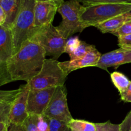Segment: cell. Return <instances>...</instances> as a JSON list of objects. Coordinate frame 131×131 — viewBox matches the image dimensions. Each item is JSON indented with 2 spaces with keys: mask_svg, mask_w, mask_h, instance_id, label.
I'll return each mask as SVG.
<instances>
[{
  "mask_svg": "<svg viewBox=\"0 0 131 131\" xmlns=\"http://www.w3.org/2000/svg\"><path fill=\"white\" fill-rule=\"evenodd\" d=\"M35 1L36 2H37V1H53L55 3L57 4L58 6H60L65 0H35Z\"/></svg>",
  "mask_w": 131,
  "mask_h": 131,
  "instance_id": "obj_34",
  "label": "cell"
},
{
  "mask_svg": "<svg viewBox=\"0 0 131 131\" xmlns=\"http://www.w3.org/2000/svg\"><path fill=\"white\" fill-rule=\"evenodd\" d=\"M129 63H131V49L120 48L102 54L96 67L107 70V69L111 67L117 68Z\"/></svg>",
  "mask_w": 131,
  "mask_h": 131,
  "instance_id": "obj_11",
  "label": "cell"
},
{
  "mask_svg": "<svg viewBox=\"0 0 131 131\" xmlns=\"http://www.w3.org/2000/svg\"><path fill=\"white\" fill-rule=\"evenodd\" d=\"M8 131H26L23 124H10Z\"/></svg>",
  "mask_w": 131,
  "mask_h": 131,
  "instance_id": "obj_31",
  "label": "cell"
},
{
  "mask_svg": "<svg viewBox=\"0 0 131 131\" xmlns=\"http://www.w3.org/2000/svg\"><path fill=\"white\" fill-rule=\"evenodd\" d=\"M38 115L29 114L28 118L26 119L23 125L25 127L26 131H38L37 127Z\"/></svg>",
  "mask_w": 131,
  "mask_h": 131,
  "instance_id": "obj_21",
  "label": "cell"
},
{
  "mask_svg": "<svg viewBox=\"0 0 131 131\" xmlns=\"http://www.w3.org/2000/svg\"><path fill=\"white\" fill-rule=\"evenodd\" d=\"M85 6L78 0L64 1L58 8V12L62 17V21L56 27L58 31L65 38L78 32H82L86 26L81 20V15Z\"/></svg>",
  "mask_w": 131,
  "mask_h": 131,
  "instance_id": "obj_3",
  "label": "cell"
},
{
  "mask_svg": "<svg viewBox=\"0 0 131 131\" xmlns=\"http://www.w3.org/2000/svg\"><path fill=\"white\" fill-rule=\"evenodd\" d=\"M96 131H120V124H114L110 121L103 123H97Z\"/></svg>",
  "mask_w": 131,
  "mask_h": 131,
  "instance_id": "obj_23",
  "label": "cell"
},
{
  "mask_svg": "<svg viewBox=\"0 0 131 131\" xmlns=\"http://www.w3.org/2000/svg\"><path fill=\"white\" fill-rule=\"evenodd\" d=\"M58 6L53 1H37L34 9L35 28L38 29L52 24Z\"/></svg>",
  "mask_w": 131,
  "mask_h": 131,
  "instance_id": "obj_10",
  "label": "cell"
},
{
  "mask_svg": "<svg viewBox=\"0 0 131 131\" xmlns=\"http://www.w3.org/2000/svg\"><path fill=\"white\" fill-rule=\"evenodd\" d=\"M81 40H80L78 37H70L67 39L65 46V52L70 54L74 52L77 47L79 46Z\"/></svg>",
  "mask_w": 131,
  "mask_h": 131,
  "instance_id": "obj_24",
  "label": "cell"
},
{
  "mask_svg": "<svg viewBox=\"0 0 131 131\" xmlns=\"http://www.w3.org/2000/svg\"><path fill=\"white\" fill-rule=\"evenodd\" d=\"M46 52L41 46L29 40L4 65H0V86L16 81H30L40 72Z\"/></svg>",
  "mask_w": 131,
  "mask_h": 131,
  "instance_id": "obj_1",
  "label": "cell"
},
{
  "mask_svg": "<svg viewBox=\"0 0 131 131\" xmlns=\"http://www.w3.org/2000/svg\"><path fill=\"white\" fill-rule=\"evenodd\" d=\"M58 60L46 59L40 72L28 82L30 90H42L64 86L67 76Z\"/></svg>",
  "mask_w": 131,
  "mask_h": 131,
  "instance_id": "obj_6",
  "label": "cell"
},
{
  "mask_svg": "<svg viewBox=\"0 0 131 131\" xmlns=\"http://www.w3.org/2000/svg\"><path fill=\"white\" fill-rule=\"evenodd\" d=\"M101 56L102 54L95 49L88 52L82 58L60 62L59 65L65 75L67 76L70 72L78 69L89 67H96Z\"/></svg>",
  "mask_w": 131,
  "mask_h": 131,
  "instance_id": "obj_12",
  "label": "cell"
},
{
  "mask_svg": "<svg viewBox=\"0 0 131 131\" xmlns=\"http://www.w3.org/2000/svg\"><path fill=\"white\" fill-rule=\"evenodd\" d=\"M14 55V46L11 29L0 26V61L4 65Z\"/></svg>",
  "mask_w": 131,
  "mask_h": 131,
  "instance_id": "obj_13",
  "label": "cell"
},
{
  "mask_svg": "<svg viewBox=\"0 0 131 131\" xmlns=\"http://www.w3.org/2000/svg\"><path fill=\"white\" fill-rule=\"evenodd\" d=\"M20 87L21 90L20 93L12 104L9 115L10 125L12 124H23L29 115L27 111V106L30 87L28 83Z\"/></svg>",
  "mask_w": 131,
  "mask_h": 131,
  "instance_id": "obj_9",
  "label": "cell"
},
{
  "mask_svg": "<svg viewBox=\"0 0 131 131\" xmlns=\"http://www.w3.org/2000/svg\"><path fill=\"white\" fill-rule=\"evenodd\" d=\"M0 1H1V0H0Z\"/></svg>",
  "mask_w": 131,
  "mask_h": 131,
  "instance_id": "obj_38",
  "label": "cell"
},
{
  "mask_svg": "<svg viewBox=\"0 0 131 131\" xmlns=\"http://www.w3.org/2000/svg\"><path fill=\"white\" fill-rule=\"evenodd\" d=\"M80 3H82L84 6L90 5H99L105 3H119L129 2L131 0H78Z\"/></svg>",
  "mask_w": 131,
  "mask_h": 131,
  "instance_id": "obj_25",
  "label": "cell"
},
{
  "mask_svg": "<svg viewBox=\"0 0 131 131\" xmlns=\"http://www.w3.org/2000/svg\"><path fill=\"white\" fill-rule=\"evenodd\" d=\"M66 131H71V130H70V129H69H69H67V130Z\"/></svg>",
  "mask_w": 131,
  "mask_h": 131,
  "instance_id": "obj_36",
  "label": "cell"
},
{
  "mask_svg": "<svg viewBox=\"0 0 131 131\" xmlns=\"http://www.w3.org/2000/svg\"><path fill=\"white\" fill-rule=\"evenodd\" d=\"M68 127L71 131H96L95 124L83 120L73 118L68 123Z\"/></svg>",
  "mask_w": 131,
  "mask_h": 131,
  "instance_id": "obj_17",
  "label": "cell"
},
{
  "mask_svg": "<svg viewBox=\"0 0 131 131\" xmlns=\"http://www.w3.org/2000/svg\"><path fill=\"white\" fill-rule=\"evenodd\" d=\"M131 34V20H128L124 23L116 32L113 33L115 36L117 37L127 35Z\"/></svg>",
  "mask_w": 131,
  "mask_h": 131,
  "instance_id": "obj_26",
  "label": "cell"
},
{
  "mask_svg": "<svg viewBox=\"0 0 131 131\" xmlns=\"http://www.w3.org/2000/svg\"><path fill=\"white\" fill-rule=\"evenodd\" d=\"M120 131H131V111L120 124Z\"/></svg>",
  "mask_w": 131,
  "mask_h": 131,
  "instance_id": "obj_29",
  "label": "cell"
},
{
  "mask_svg": "<svg viewBox=\"0 0 131 131\" xmlns=\"http://www.w3.org/2000/svg\"><path fill=\"white\" fill-rule=\"evenodd\" d=\"M65 86L56 87L43 115L49 118H54L69 123L73 119L69 110Z\"/></svg>",
  "mask_w": 131,
  "mask_h": 131,
  "instance_id": "obj_7",
  "label": "cell"
},
{
  "mask_svg": "<svg viewBox=\"0 0 131 131\" xmlns=\"http://www.w3.org/2000/svg\"><path fill=\"white\" fill-rule=\"evenodd\" d=\"M21 5V0H1L0 5L4 9L6 19L3 26L11 29L17 17Z\"/></svg>",
  "mask_w": 131,
  "mask_h": 131,
  "instance_id": "obj_14",
  "label": "cell"
},
{
  "mask_svg": "<svg viewBox=\"0 0 131 131\" xmlns=\"http://www.w3.org/2000/svg\"><path fill=\"white\" fill-rule=\"evenodd\" d=\"M121 100L125 102L131 103V81L127 89L123 93H120Z\"/></svg>",
  "mask_w": 131,
  "mask_h": 131,
  "instance_id": "obj_30",
  "label": "cell"
},
{
  "mask_svg": "<svg viewBox=\"0 0 131 131\" xmlns=\"http://www.w3.org/2000/svg\"><path fill=\"white\" fill-rule=\"evenodd\" d=\"M111 79L120 93L125 92L129 87L130 81L122 73L114 72L111 74Z\"/></svg>",
  "mask_w": 131,
  "mask_h": 131,
  "instance_id": "obj_16",
  "label": "cell"
},
{
  "mask_svg": "<svg viewBox=\"0 0 131 131\" xmlns=\"http://www.w3.org/2000/svg\"><path fill=\"white\" fill-rule=\"evenodd\" d=\"M129 20H131V19L127 17L124 14L99 23L95 26V27L101 31L102 33H110L113 34L124 23Z\"/></svg>",
  "mask_w": 131,
  "mask_h": 131,
  "instance_id": "obj_15",
  "label": "cell"
},
{
  "mask_svg": "<svg viewBox=\"0 0 131 131\" xmlns=\"http://www.w3.org/2000/svg\"><path fill=\"white\" fill-rule=\"evenodd\" d=\"M9 125L5 123L0 122V131H8Z\"/></svg>",
  "mask_w": 131,
  "mask_h": 131,
  "instance_id": "obj_33",
  "label": "cell"
},
{
  "mask_svg": "<svg viewBox=\"0 0 131 131\" xmlns=\"http://www.w3.org/2000/svg\"><path fill=\"white\" fill-rule=\"evenodd\" d=\"M0 65H1V61H0Z\"/></svg>",
  "mask_w": 131,
  "mask_h": 131,
  "instance_id": "obj_37",
  "label": "cell"
},
{
  "mask_svg": "<svg viewBox=\"0 0 131 131\" xmlns=\"http://www.w3.org/2000/svg\"><path fill=\"white\" fill-rule=\"evenodd\" d=\"M29 40L35 42L43 48L46 56L57 60L65 52L67 39L64 38L52 24L37 29Z\"/></svg>",
  "mask_w": 131,
  "mask_h": 131,
  "instance_id": "obj_5",
  "label": "cell"
},
{
  "mask_svg": "<svg viewBox=\"0 0 131 131\" xmlns=\"http://www.w3.org/2000/svg\"><path fill=\"white\" fill-rule=\"evenodd\" d=\"M120 48L131 49V34L118 37Z\"/></svg>",
  "mask_w": 131,
  "mask_h": 131,
  "instance_id": "obj_28",
  "label": "cell"
},
{
  "mask_svg": "<svg viewBox=\"0 0 131 131\" xmlns=\"http://www.w3.org/2000/svg\"><path fill=\"white\" fill-rule=\"evenodd\" d=\"M35 0H21L20 10L11 29L14 54L19 51L25 42L31 39L37 28L35 26Z\"/></svg>",
  "mask_w": 131,
  "mask_h": 131,
  "instance_id": "obj_2",
  "label": "cell"
},
{
  "mask_svg": "<svg viewBox=\"0 0 131 131\" xmlns=\"http://www.w3.org/2000/svg\"><path fill=\"white\" fill-rule=\"evenodd\" d=\"M6 16L5 12L2 6L0 5V26H3L6 21Z\"/></svg>",
  "mask_w": 131,
  "mask_h": 131,
  "instance_id": "obj_32",
  "label": "cell"
},
{
  "mask_svg": "<svg viewBox=\"0 0 131 131\" xmlns=\"http://www.w3.org/2000/svg\"><path fill=\"white\" fill-rule=\"evenodd\" d=\"M130 1L131 2V1ZM125 14V15L127 17L129 18V19H131V8L129 12H126L125 14Z\"/></svg>",
  "mask_w": 131,
  "mask_h": 131,
  "instance_id": "obj_35",
  "label": "cell"
},
{
  "mask_svg": "<svg viewBox=\"0 0 131 131\" xmlns=\"http://www.w3.org/2000/svg\"><path fill=\"white\" fill-rule=\"evenodd\" d=\"M21 87L14 90H0V104L5 103H12L17 95L20 93Z\"/></svg>",
  "mask_w": 131,
  "mask_h": 131,
  "instance_id": "obj_19",
  "label": "cell"
},
{
  "mask_svg": "<svg viewBox=\"0 0 131 131\" xmlns=\"http://www.w3.org/2000/svg\"><path fill=\"white\" fill-rule=\"evenodd\" d=\"M131 8V2L105 3L85 6L81 20L86 28L94 26L113 17L125 14Z\"/></svg>",
  "mask_w": 131,
  "mask_h": 131,
  "instance_id": "obj_4",
  "label": "cell"
},
{
  "mask_svg": "<svg viewBox=\"0 0 131 131\" xmlns=\"http://www.w3.org/2000/svg\"><path fill=\"white\" fill-rule=\"evenodd\" d=\"M48 123L49 131H66L69 129L68 123L57 119L48 118Z\"/></svg>",
  "mask_w": 131,
  "mask_h": 131,
  "instance_id": "obj_20",
  "label": "cell"
},
{
  "mask_svg": "<svg viewBox=\"0 0 131 131\" xmlns=\"http://www.w3.org/2000/svg\"><path fill=\"white\" fill-rule=\"evenodd\" d=\"M95 49V46L93 45L89 44V43H86L84 41H81L76 49L69 54L70 60H78V59L82 58L88 52Z\"/></svg>",
  "mask_w": 131,
  "mask_h": 131,
  "instance_id": "obj_18",
  "label": "cell"
},
{
  "mask_svg": "<svg viewBox=\"0 0 131 131\" xmlns=\"http://www.w3.org/2000/svg\"><path fill=\"white\" fill-rule=\"evenodd\" d=\"M37 127L38 131H49L48 118L43 115H38Z\"/></svg>",
  "mask_w": 131,
  "mask_h": 131,
  "instance_id": "obj_27",
  "label": "cell"
},
{
  "mask_svg": "<svg viewBox=\"0 0 131 131\" xmlns=\"http://www.w3.org/2000/svg\"><path fill=\"white\" fill-rule=\"evenodd\" d=\"M56 87L42 90H30L28 95L27 111L28 114L43 115Z\"/></svg>",
  "mask_w": 131,
  "mask_h": 131,
  "instance_id": "obj_8",
  "label": "cell"
},
{
  "mask_svg": "<svg viewBox=\"0 0 131 131\" xmlns=\"http://www.w3.org/2000/svg\"><path fill=\"white\" fill-rule=\"evenodd\" d=\"M12 103H5L0 104V122L5 123L10 125L9 115Z\"/></svg>",
  "mask_w": 131,
  "mask_h": 131,
  "instance_id": "obj_22",
  "label": "cell"
}]
</instances>
